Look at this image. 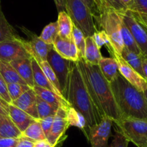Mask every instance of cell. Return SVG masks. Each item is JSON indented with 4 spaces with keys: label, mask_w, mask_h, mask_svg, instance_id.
<instances>
[{
    "label": "cell",
    "mask_w": 147,
    "mask_h": 147,
    "mask_svg": "<svg viewBox=\"0 0 147 147\" xmlns=\"http://www.w3.org/2000/svg\"><path fill=\"white\" fill-rule=\"evenodd\" d=\"M77 64L89 95L101 117L108 116L113 122L120 119L110 83L103 77L98 66L88 64L82 58H79Z\"/></svg>",
    "instance_id": "cell-1"
},
{
    "label": "cell",
    "mask_w": 147,
    "mask_h": 147,
    "mask_svg": "<svg viewBox=\"0 0 147 147\" xmlns=\"http://www.w3.org/2000/svg\"><path fill=\"white\" fill-rule=\"evenodd\" d=\"M64 97L70 106L83 114L88 128L101 121V116L89 95L77 62L70 63V73Z\"/></svg>",
    "instance_id": "cell-2"
},
{
    "label": "cell",
    "mask_w": 147,
    "mask_h": 147,
    "mask_svg": "<svg viewBox=\"0 0 147 147\" xmlns=\"http://www.w3.org/2000/svg\"><path fill=\"white\" fill-rule=\"evenodd\" d=\"M121 118L147 120V101L139 91L120 74L110 83Z\"/></svg>",
    "instance_id": "cell-3"
},
{
    "label": "cell",
    "mask_w": 147,
    "mask_h": 147,
    "mask_svg": "<svg viewBox=\"0 0 147 147\" xmlns=\"http://www.w3.org/2000/svg\"><path fill=\"white\" fill-rule=\"evenodd\" d=\"M65 11L86 37H91L98 30L91 13L80 0H65Z\"/></svg>",
    "instance_id": "cell-4"
},
{
    "label": "cell",
    "mask_w": 147,
    "mask_h": 147,
    "mask_svg": "<svg viewBox=\"0 0 147 147\" xmlns=\"http://www.w3.org/2000/svg\"><path fill=\"white\" fill-rule=\"evenodd\" d=\"M117 129L129 142L137 147H147V120L120 118L114 121Z\"/></svg>",
    "instance_id": "cell-5"
},
{
    "label": "cell",
    "mask_w": 147,
    "mask_h": 147,
    "mask_svg": "<svg viewBox=\"0 0 147 147\" xmlns=\"http://www.w3.org/2000/svg\"><path fill=\"white\" fill-rule=\"evenodd\" d=\"M121 17L119 12L114 10H107L100 17L98 24L104 30L109 37L112 49L121 55L124 48L121 33Z\"/></svg>",
    "instance_id": "cell-6"
},
{
    "label": "cell",
    "mask_w": 147,
    "mask_h": 147,
    "mask_svg": "<svg viewBox=\"0 0 147 147\" xmlns=\"http://www.w3.org/2000/svg\"><path fill=\"white\" fill-rule=\"evenodd\" d=\"M47 62L54 71L60 83V91L64 96L70 73L71 62L62 57L55 50L53 47H52L49 50L47 56Z\"/></svg>",
    "instance_id": "cell-7"
},
{
    "label": "cell",
    "mask_w": 147,
    "mask_h": 147,
    "mask_svg": "<svg viewBox=\"0 0 147 147\" xmlns=\"http://www.w3.org/2000/svg\"><path fill=\"white\" fill-rule=\"evenodd\" d=\"M113 123V121L111 118L103 116L98 123L88 128L87 139L90 147H108Z\"/></svg>",
    "instance_id": "cell-8"
},
{
    "label": "cell",
    "mask_w": 147,
    "mask_h": 147,
    "mask_svg": "<svg viewBox=\"0 0 147 147\" xmlns=\"http://www.w3.org/2000/svg\"><path fill=\"white\" fill-rule=\"evenodd\" d=\"M21 30L24 32L28 39L26 40L22 38V40L24 47L31 57L34 59L37 63L42 61H47V54L53 45L45 43L40 40L39 36L30 30H27V28L21 27Z\"/></svg>",
    "instance_id": "cell-9"
},
{
    "label": "cell",
    "mask_w": 147,
    "mask_h": 147,
    "mask_svg": "<svg viewBox=\"0 0 147 147\" xmlns=\"http://www.w3.org/2000/svg\"><path fill=\"white\" fill-rule=\"evenodd\" d=\"M122 21L125 24L143 56H147V33L142 24L136 20L131 11L129 9L119 13Z\"/></svg>",
    "instance_id": "cell-10"
},
{
    "label": "cell",
    "mask_w": 147,
    "mask_h": 147,
    "mask_svg": "<svg viewBox=\"0 0 147 147\" xmlns=\"http://www.w3.org/2000/svg\"><path fill=\"white\" fill-rule=\"evenodd\" d=\"M66 110L60 107L54 116L53 126L47 140L55 147H59L66 139L65 132L69 128L66 115Z\"/></svg>",
    "instance_id": "cell-11"
},
{
    "label": "cell",
    "mask_w": 147,
    "mask_h": 147,
    "mask_svg": "<svg viewBox=\"0 0 147 147\" xmlns=\"http://www.w3.org/2000/svg\"><path fill=\"white\" fill-rule=\"evenodd\" d=\"M112 57L116 60L118 65V69L121 76L126 79L129 83L134 86L139 91L143 92L147 86V81L142 76L139 74L134 69L132 68L126 61L123 59L121 55L114 50H111L109 51Z\"/></svg>",
    "instance_id": "cell-12"
},
{
    "label": "cell",
    "mask_w": 147,
    "mask_h": 147,
    "mask_svg": "<svg viewBox=\"0 0 147 147\" xmlns=\"http://www.w3.org/2000/svg\"><path fill=\"white\" fill-rule=\"evenodd\" d=\"M23 57H31V56L27 53L20 36L14 40L0 42V60L11 63Z\"/></svg>",
    "instance_id": "cell-13"
},
{
    "label": "cell",
    "mask_w": 147,
    "mask_h": 147,
    "mask_svg": "<svg viewBox=\"0 0 147 147\" xmlns=\"http://www.w3.org/2000/svg\"><path fill=\"white\" fill-rule=\"evenodd\" d=\"M36 99L37 95L35 92L34 91L33 88H30L11 103L27 113L34 119H39Z\"/></svg>",
    "instance_id": "cell-14"
},
{
    "label": "cell",
    "mask_w": 147,
    "mask_h": 147,
    "mask_svg": "<svg viewBox=\"0 0 147 147\" xmlns=\"http://www.w3.org/2000/svg\"><path fill=\"white\" fill-rule=\"evenodd\" d=\"M53 47L64 59L70 62H77L79 60L78 52L73 40H65L57 36Z\"/></svg>",
    "instance_id": "cell-15"
},
{
    "label": "cell",
    "mask_w": 147,
    "mask_h": 147,
    "mask_svg": "<svg viewBox=\"0 0 147 147\" xmlns=\"http://www.w3.org/2000/svg\"><path fill=\"white\" fill-rule=\"evenodd\" d=\"M9 63L15 69L19 76L27 83V86L33 88L34 87V83L33 80L31 57L19 58Z\"/></svg>",
    "instance_id": "cell-16"
},
{
    "label": "cell",
    "mask_w": 147,
    "mask_h": 147,
    "mask_svg": "<svg viewBox=\"0 0 147 147\" xmlns=\"http://www.w3.org/2000/svg\"><path fill=\"white\" fill-rule=\"evenodd\" d=\"M31 63H32V69L33 73V80H34V86L42 88L47 89V90H50L53 92L57 96L61 98H65L63 93L60 91L57 88H56L48 80L45 75L43 73L42 70L40 67V65L37 63L34 59L31 57Z\"/></svg>",
    "instance_id": "cell-17"
},
{
    "label": "cell",
    "mask_w": 147,
    "mask_h": 147,
    "mask_svg": "<svg viewBox=\"0 0 147 147\" xmlns=\"http://www.w3.org/2000/svg\"><path fill=\"white\" fill-rule=\"evenodd\" d=\"M8 111L9 116L21 133L28 127L29 125L32 122L34 121V118L30 116L27 113L17 108V106L11 104V103H9Z\"/></svg>",
    "instance_id": "cell-18"
},
{
    "label": "cell",
    "mask_w": 147,
    "mask_h": 147,
    "mask_svg": "<svg viewBox=\"0 0 147 147\" xmlns=\"http://www.w3.org/2000/svg\"><path fill=\"white\" fill-rule=\"evenodd\" d=\"M33 90L39 98L53 106L57 108H64L65 109H67L70 106L65 98L60 97L50 90L37 86H34Z\"/></svg>",
    "instance_id": "cell-19"
},
{
    "label": "cell",
    "mask_w": 147,
    "mask_h": 147,
    "mask_svg": "<svg viewBox=\"0 0 147 147\" xmlns=\"http://www.w3.org/2000/svg\"><path fill=\"white\" fill-rule=\"evenodd\" d=\"M98 66L103 77L109 83L113 81L120 74L118 69L117 63L113 57H105L102 56Z\"/></svg>",
    "instance_id": "cell-20"
},
{
    "label": "cell",
    "mask_w": 147,
    "mask_h": 147,
    "mask_svg": "<svg viewBox=\"0 0 147 147\" xmlns=\"http://www.w3.org/2000/svg\"><path fill=\"white\" fill-rule=\"evenodd\" d=\"M57 22L59 37L65 40H73V23L65 11H61L58 13Z\"/></svg>",
    "instance_id": "cell-21"
},
{
    "label": "cell",
    "mask_w": 147,
    "mask_h": 147,
    "mask_svg": "<svg viewBox=\"0 0 147 147\" xmlns=\"http://www.w3.org/2000/svg\"><path fill=\"white\" fill-rule=\"evenodd\" d=\"M102 57L100 49L97 47L91 37H86V49L83 60L93 65H98Z\"/></svg>",
    "instance_id": "cell-22"
},
{
    "label": "cell",
    "mask_w": 147,
    "mask_h": 147,
    "mask_svg": "<svg viewBox=\"0 0 147 147\" xmlns=\"http://www.w3.org/2000/svg\"><path fill=\"white\" fill-rule=\"evenodd\" d=\"M20 131L7 115L0 114V137L1 138H20Z\"/></svg>",
    "instance_id": "cell-23"
},
{
    "label": "cell",
    "mask_w": 147,
    "mask_h": 147,
    "mask_svg": "<svg viewBox=\"0 0 147 147\" xmlns=\"http://www.w3.org/2000/svg\"><path fill=\"white\" fill-rule=\"evenodd\" d=\"M66 115L68 124L70 126H75L83 131L85 135L87 137L88 132V127L87 126V122L86 119L83 116L81 113L78 111L77 110L70 106L66 110Z\"/></svg>",
    "instance_id": "cell-24"
},
{
    "label": "cell",
    "mask_w": 147,
    "mask_h": 147,
    "mask_svg": "<svg viewBox=\"0 0 147 147\" xmlns=\"http://www.w3.org/2000/svg\"><path fill=\"white\" fill-rule=\"evenodd\" d=\"M0 73L7 84L8 83H20L27 85L24 80L19 76L15 69L9 63L0 60Z\"/></svg>",
    "instance_id": "cell-25"
},
{
    "label": "cell",
    "mask_w": 147,
    "mask_h": 147,
    "mask_svg": "<svg viewBox=\"0 0 147 147\" xmlns=\"http://www.w3.org/2000/svg\"><path fill=\"white\" fill-rule=\"evenodd\" d=\"M20 137L30 139L34 142L47 139L37 119H34V121L32 122L28 127L22 132Z\"/></svg>",
    "instance_id": "cell-26"
},
{
    "label": "cell",
    "mask_w": 147,
    "mask_h": 147,
    "mask_svg": "<svg viewBox=\"0 0 147 147\" xmlns=\"http://www.w3.org/2000/svg\"><path fill=\"white\" fill-rule=\"evenodd\" d=\"M19 36L15 32L12 26L9 23L1 8L0 0V42L9 40H14Z\"/></svg>",
    "instance_id": "cell-27"
},
{
    "label": "cell",
    "mask_w": 147,
    "mask_h": 147,
    "mask_svg": "<svg viewBox=\"0 0 147 147\" xmlns=\"http://www.w3.org/2000/svg\"><path fill=\"white\" fill-rule=\"evenodd\" d=\"M121 55L132 68L134 69L140 76H142L144 78L143 70H142V57L143 55L133 53L126 49V47L123 49L121 53Z\"/></svg>",
    "instance_id": "cell-28"
},
{
    "label": "cell",
    "mask_w": 147,
    "mask_h": 147,
    "mask_svg": "<svg viewBox=\"0 0 147 147\" xmlns=\"http://www.w3.org/2000/svg\"><path fill=\"white\" fill-rule=\"evenodd\" d=\"M121 37L124 47H126V49L133 52V53L142 55V53L140 51V49L138 47L137 44L135 42L134 39L132 34H131L129 29L126 27L123 22L122 21V19L121 22Z\"/></svg>",
    "instance_id": "cell-29"
},
{
    "label": "cell",
    "mask_w": 147,
    "mask_h": 147,
    "mask_svg": "<svg viewBox=\"0 0 147 147\" xmlns=\"http://www.w3.org/2000/svg\"><path fill=\"white\" fill-rule=\"evenodd\" d=\"M57 36H58V25L57 22H50L44 27L39 37L46 44L53 45Z\"/></svg>",
    "instance_id": "cell-30"
},
{
    "label": "cell",
    "mask_w": 147,
    "mask_h": 147,
    "mask_svg": "<svg viewBox=\"0 0 147 147\" xmlns=\"http://www.w3.org/2000/svg\"><path fill=\"white\" fill-rule=\"evenodd\" d=\"M80 1L88 7L98 24L102 14L107 11L103 4V0H80Z\"/></svg>",
    "instance_id": "cell-31"
},
{
    "label": "cell",
    "mask_w": 147,
    "mask_h": 147,
    "mask_svg": "<svg viewBox=\"0 0 147 147\" xmlns=\"http://www.w3.org/2000/svg\"><path fill=\"white\" fill-rule=\"evenodd\" d=\"M37 111L38 114L39 119H44L48 116H55L59 108L53 106L50 103H47L45 100H42L40 98L37 96Z\"/></svg>",
    "instance_id": "cell-32"
},
{
    "label": "cell",
    "mask_w": 147,
    "mask_h": 147,
    "mask_svg": "<svg viewBox=\"0 0 147 147\" xmlns=\"http://www.w3.org/2000/svg\"><path fill=\"white\" fill-rule=\"evenodd\" d=\"M73 40L77 47L78 52L79 58H84L85 49H86V37L80 30L73 24Z\"/></svg>",
    "instance_id": "cell-33"
},
{
    "label": "cell",
    "mask_w": 147,
    "mask_h": 147,
    "mask_svg": "<svg viewBox=\"0 0 147 147\" xmlns=\"http://www.w3.org/2000/svg\"><path fill=\"white\" fill-rule=\"evenodd\" d=\"M127 9L139 17L147 19V0H131Z\"/></svg>",
    "instance_id": "cell-34"
},
{
    "label": "cell",
    "mask_w": 147,
    "mask_h": 147,
    "mask_svg": "<svg viewBox=\"0 0 147 147\" xmlns=\"http://www.w3.org/2000/svg\"><path fill=\"white\" fill-rule=\"evenodd\" d=\"M7 88L9 96L11 102L17 100L24 92L32 88L27 85H23L20 83H8L7 84Z\"/></svg>",
    "instance_id": "cell-35"
},
{
    "label": "cell",
    "mask_w": 147,
    "mask_h": 147,
    "mask_svg": "<svg viewBox=\"0 0 147 147\" xmlns=\"http://www.w3.org/2000/svg\"><path fill=\"white\" fill-rule=\"evenodd\" d=\"M91 37L93 38V41H94V42L96 43V45L99 49L101 48L103 46L106 45L107 48L109 49V51L113 50L109 37H108L107 34H106L104 30H96L93 33V35L91 36Z\"/></svg>",
    "instance_id": "cell-36"
},
{
    "label": "cell",
    "mask_w": 147,
    "mask_h": 147,
    "mask_svg": "<svg viewBox=\"0 0 147 147\" xmlns=\"http://www.w3.org/2000/svg\"><path fill=\"white\" fill-rule=\"evenodd\" d=\"M38 64L40 65V67L42 68L43 73H44V74L45 75V76L47 77V78L48 79L49 81H50V83H51L56 88H57L60 91V83H59L58 80H57L54 71H53V69L51 68L50 65L47 63V62L42 61L41 62V63H38Z\"/></svg>",
    "instance_id": "cell-37"
},
{
    "label": "cell",
    "mask_w": 147,
    "mask_h": 147,
    "mask_svg": "<svg viewBox=\"0 0 147 147\" xmlns=\"http://www.w3.org/2000/svg\"><path fill=\"white\" fill-rule=\"evenodd\" d=\"M103 1L106 10H114L120 13L127 9L121 0H103Z\"/></svg>",
    "instance_id": "cell-38"
},
{
    "label": "cell",
    "mask_w": 147,
    "mask_h": 147,
    "mask_svg": "<svg viewBox=\"0 0 147 147\" xmlns=\"http://www.w3.org/2000/svg\"><path fill=\"white\" fill-rule=\"evenodd\" d=\"M115 135L113 139L108 147H128L129 142L117 130L115 129Z\"/></svg>",
    "instance_id": "cell-39"
},
{
    "label": "cell",
    "mask_w": 147,
    "mask_h": 147,
    "mask_svg": "<svg viewBox=\"0 0 147 147\" xmlns=\"http://www.w3.org/2000/svg\"><path fill=\"white\" fill-rule=\"evenodd\" d=\"M54 116H48V117L44 118V119H37V121H38L39 123H40V126H41L43 133L45 135L46 138L48 137L49 134H50V130H51L53 120H54Z\"/></svg>",
    "instance_id": "cell-40"
},
{
    "label": "cell",
    "mask_w": 147,
    "mask_h": 147,
    "mask_svg": "<svg viewBox=\"0 0 147 147\" xmlns=\"http://www.w3.org/2000/svg\"><path fill=\"white\" fill-rule=\"evenodd\" d=\"M0 98L8 103H11V100L7 92V83L4 81L1 73H0Z\"/></svg>",
    "instance_id": "cell-41"
},
{
    "label": "cell",
    "mask_w": 147,
    "mask_h": 147,
    "mask_svg": "<svg viewBox=\"0 0 147 147\" xmlns=\"http://www.w3.org/2000/svg\"><path fill=\"white\" fill-rule=\"evenodd\" d=\"M19 138L0 137V147H17Z\"/></svg>",
    "instance_id": "cell-42"
},
{
    "label": "cell",
    "mask_w": 147,
    "mask_h": 147,
    "mask_svg": "<svg viewBox=\"0 0 147 147\" xmlns=\"http://www.w3.org/2000/svg\"><path fill=\"white\" fill-rule=\"evenodd\" d=\"M34 142L24 138H19L17 147H34Z\"/></svg>",
    "instance_id": "cell-43"
},
{
    "label": "cell",
    "mask_w": 147,
    "mask_h": 147,
    "mask_svg": "<svg viewBox=\"0 0 147 147\" xmlns=\"http://www.w3.org/2000/svg\"><path fill=\"white\" fill-rule=\"evenodd\" d=\"M8 106L9 103L0 98V114L9 116Z\"/></svg>",
    "instance_id": "cell-44"
},
{
    "label": "cell",
    "mask_w": 147,
    "mask_h": 147,
    "mask_svg": "<svg viewBox=\"0 0 147 147\" xmlns=\"http://www.w3.org/2000/svg\"><path fill=\"white\" fill-rule=\"evenodd\" d=\"M34 147H55L51 144L49 143L47 139L45 140H41L38 141V142H35L34 143Z\"/></svg>",
    "instance_id": "cell-45"
},
{
    "label": "cell",
    "mask_w": 147,
    "mask_h": 147,
    "mask_svg": "<svg viewBox=\"0 0 147 147\" xmlns=\"http://www.w3.org/2000/svg\"><path fill=\"white\" fill-rule=\"evenodd\" d=\"M58 11H65V0H54Z\"/></svg>",
    "instance_id": "cell-46"
},
{
    "label": "cell",
    "mask_w": 147,
    "mask_h": 147,
    "mask_svg": "<svg viewBox=\"0 0 147 147\" xmlns=\"http://www.w3.org/2000/svg\"><path fill=\"white\" fill-rule=\"evenodd\" d=\"M142 70L144 78L147 81V56L142 57Z\"/></svg>",
    "instance_id": "cell-47"
},
{
    "label": "cell",
    "mask_w": 147,
    "mask_h": 147,
    "mask_svg": "<svg viewBox=\"0 0 147 147\" xmlns=\"http://www.w3.org/2000/svg\"><path fill=\"white\" fill-rule=\"evenodd\" d=\"M132 14H134V16L135 18L136 19V20H137L138 22H139V23H140L142 25V27L144 28V30H146V33H147V19H145V18H142V17H139V16L136 15V14H134V13H132Z\"/></svg>",
    "instance_id": "cell-48"
},
{
    "label": "cell",
    "mask_w": 147,
    "mask_h": 147,
    "mask_svg": "<svg viewBox=\"0 0 147 147\" xmlns=\"http://www.w3.org/2000/svg\"><path fill=\"white\" fill-rule=\"evenodd\" d=\"M121 1L122 4H123V5L126 7V9H127L128 6L129 5V4L131 3V0H121Z\"/></svg>",
    "instance_id": "cell-49"
},
{
    "label": "cell",
    "mask_w": 147,
    "mask_h": 147,
    "mask_svg": "<svg viewBox=\"0 0 147 147\" xmlns=\"http://www.w3.org/2000/svg\"><path fill=\"white\" fill-rule=\"evenodd\" d=\"M143 93H144V97H145V98H146V100L147 101V86H146V87L144 88V90Z\"/></svg>",
    "instance_id": "cell-50"
}]
</instances>
